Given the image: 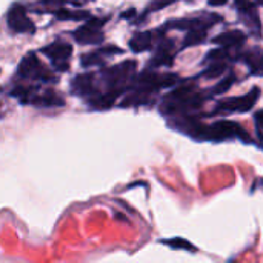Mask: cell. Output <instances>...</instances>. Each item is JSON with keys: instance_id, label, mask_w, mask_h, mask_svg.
<instances>
[{"instance_id": "cell-8", "label": "cell", "mask_w": 263, "mask_h": 263, "mask_svg": "<svg viewBox=\"0 0 263 263\" xmlns=\"http://www.w3.org/2000/svg\"><path fill=\"white\" fill-rule=\"evenodd\" d=\"M108 22V17H89L82 26H79L74 32L72 37L77 43L80 45H99L103 42L105 34H103V25Z\"/></svg>"}, {"instance_id": "cell-18", "label": "cell", "mask_w": 263, "mask_h": 263, "mask_svg": "<svg viewBox=\"0 0 263 263\" xmlns=\"http://www.w3.org/2000/svg\"><path fill=\"white\" fill-rule=\"evenodd\" d=\"M54 15L59 20H88L91 17L89 11H82V9L71 11V9H66V8L55 9L54 11Z\"/></svg>"}, {"instance_id": "cell-1", "label": "cell", "mask_w": 263, "mask_h": 263, "mask_svg": "<svg viewBox=\"0 0 263 263\" xmlns=\"http://www.w3.org/2000/svg\"><path fill=\"white\" fill-rule=\"evenodd\" d=\"M174 125L176 129L188 134L190 137L199 142H227V140H242L243 143H253V139L247 129L233 120H217L213 125H205L193 117H183L171 120L170 125Z\"/></svg>"}, {"instance_id": "cell-16", "label": "cell", "mask_w": 263, "mask_h": 263, "mask_svg": "<svg viewBox=\"0 0 263 263\" xmlns=\"http://www.w3.org/2000/svg\"><path fill=\"white\" fill-rule=\"evenodd\" d=\"M237 59H242L248 65L251 74H254V76H260L262 74V49L259 46L251 49L250 52L239 54Z\"/></svg>"}, {"instance_id": "cell-2", "label": "cell", "mask_w": 263, "mask_h": 263, "mask_svg": "<svg viewBox=\"0 0 263 263\" xmlns=\"http://www.w3.org/2000/svg\"><path fill=\"white\" fill-rule=\"evenodd\" d=\"M210 97L211 94L197 91L196 85H191V83L176 86L163 99L160 105V112L163 116H176V114L196 111V109H200Z\"/></svg>"}, {"instance_id": "cell-12", "label": "cell", "mask_w": 263, "mask_h": 263, "mask_svg": "<svg viewBox=\"0 0 263 263\" xmlns=\"http://www.w3.org/2000/svg\"><path fill=\"white\" fill-rule=\"evenodd\" d=\"M71 92L83 97L86 102L92 100L94 97H97L100 94L99 91V79L96 74L92 72H86V74H79L71 80Z\"/></svg>"}, {"instance_id": "cell-29", "label": "cell", "mask_w": 263, "mask_h": 263, "mask_svg": "<svg viewBox=\"0 0 263 263\" xmlns=\"http://www.w3.org/2000/svg\"><path fill=\"white\" fill-rule=\"evenodd\" d=\"M210 5L211 6H225L227 2H210Z\"/></svg>"}, {"instance_id": "cell-25", "label": "cell", "mask_w": 263, "mask_h": 263, "mask_svg": "<svg viewBox=\"0 0 263 263\" xmlns=\"http://www.w3.org/2000/svg\"><path fill=\"white\" fill-rule=\"evenodd\" d=\"M240 14L243 15H256V8H259V3H250V2H237L234 5Z\"/></svg>"}, {"instance_id": "cell-23", "label": "cell", "mask_w": 263, "mask_h": 263, "mask_svg": "<svg viewBox=\"0 0 263 263\" xmlns=\"http://www.w3.org/2000/svg\"><path fill=\"white\" fill-rule=\"evenodd\" d=\"M160 243H163V245H166V247H170V248H173V250H183V251H197V248L191 243V242H188V240H185V239H182V237H174V239H165V240H160Z\"/></svg>"}, {"instance_id": "cell-13", "label": "cell", "mask_w": 263, "mask_h": 263, "mask_svg": "<svg viewBox=\"0 0 263 263\" xmlns=\"http://www.w3.org/2000/svg\"><path fill=\"white\" fill-rule=\"evenodd\" d=\"M174 43L171 40H162L157 48L154 55L149 60V66L159 68V66H171L174 60Z\"/></svg>"}, {"instance_id": "cell-10", "label": "cell", "mask_w": 263, "mask_h": 263, "mask_svg": "<svg viewBox=\"0 0 263 263\" xmlns=\"http://www.w3.org/2000/svg\"><path fill=\"white\" fill-rule=\"evenodd\" d=\"M219 20H222V17L217 14H202L199 17H183V18L170 20L160 29L162 31H166V29H186V31L208 29L210 26H213Z\"/></svg>"}, {"instance_id": "cell-19", "label": "cell", "mask_w": 263, "mask_h": 263, "mask_svg": "<svg viewBox=\"0 0 263 263\" xmlns=\"http://www.w3.org/2000/svg\"><path fill=\"white\" fill-rule=\"evenodd\" d=\"M205 40H206V29H193V31H188V34H186V37L183 40L182 49H186L188 46L202 45Z\"/></svg>"}, {"instance_id": "cell-6", "label": "cell", "mask_w": 263, "mask_h": 263, "mask_svg": "<svg viewBox=\"0 0 263 263\" xmlns=\"http://www.w3.org/2000/svg\"><path fill=\"white\" fill-rule=\"evenodd\" d=\"M15 74L18 79L31 80V82H42V83L57 82V77L54 76V72L40 62L35 52H28L22 59Z\"/></svg>"}, {"instance_id": "cell-11", "label": "cell", "mask_w": 263, "mask_h": 263, "mask_svg": "<svg viewBox=\"0 0 263 263\" xmlns=\"http://www.w3.org/2000/svg\"><path fill=\"white\" fill-rule=\"evenodd\" d=\"M6 23H8V28L15 34H34L35 32L34 22L28 17L26 8L20 3H14L9 8L6 14Z\"/></svg>"}, {"instance_id": "cell-24", "label": "cell", "mask_w": 263, "mask_h": 263, "mask_svg": "<svg viewBox=\"0 0 263 263\" xmlns=\"http://www.w3.org/2000/svg\"><path fill=\"white\" fill-rule=\"evenodd\" d=\"M80 62H82V66L83 68H91V66H99L105 62V57L99 52V51H94V52H86L80 57Z\"/></svg>"}, {"instance_id": "cell-27", "label": "cell", "mask_w": 263, "mask_h": 263, "mask_svg": "<svg viewBox=\"0 0 263 263\" xmlns=\"http://www.w3.org/2000/svg\"><path fill=\"white\" fill-rule=\"evenodd\" d=\"M260 117H262V111H256V114H254V128H256V137H257L259 146H260V142H262V131H260Z\"/></svg>"}, {"instance_id": "cell-17", "label": "cell", "mask_w": 263, "mask_h": 263, "mask_svg": "<svg viewBox=\"0 0 263 263\" xmlns=\"http://www.w3.org/2000/svg\"><path fill=\"white\" fill-rule=\"evenodd\" d=\"M151 103H154V99H151V96L131 91V94L126 96V99L120 103V106L122 108H125V106H146Z\"/></svg>"}, {"instance_id": "cell-3", "label": "cell", "mask_w": 263, "mask_h": 263, "mask_svg": "<svg viewBox=\"0 0 263 263\" xmlns=\"http://www.w3.org/2000/svg\"><path fill=\"white\" fill-rule=\"evenodd\" d=\"M136 69H137L136 60H125L116 66L106 68L102 72H99L100 76L97 79H100L102 83L105 85V91L102 94H111L116 99L120 97L129 88L136 76Z\"/></svg>"}, {"instance_id": "cell-22", "label": "cell", "mask_w": 263, "mask_h": 263, "mask_svg": "<svg viewBox=\"0 0 263 263\" xmlns=\"http://www.w3.org/2000/svg\"><path fill=\"white\" fill-rule=\"evenodd\" d=\"M236 80H237V77L233 74V72H230V74H227L213 89H211V96H222V94H225L234 83H236Z\"/></svg>"}, {"instance_id": "cell-26", "label": "cell", "mask_w": 263, "mask_h": 263, "mask_svg": "<svg viewBox=\"0 0 263 263\" xmlns=\"http://www.w3.org/2000/svg\"><path fill=\"white\" fill-rule=\"evenodd\" d=\"M103 57L105 55H114V54H123L125 51L122 49V48H119V46H112V45H109V46H105V48H100V49H97Z\"/></svg>"}, {"instance_id": "cell-21", "label": "cell", "mask_w": 263, "mask_h": 263, "mask_svg": "<svg viewBox=\"0 0 263 263\" xmlns=\"http://www.w3.org/2000/svg\"><path fill=\"white\" fill-rule=\"evenodd\" d=\"M228 69V65L225 62H217V63H210L206 69H203L200 72V76L203 79H216V77H220L227 72Z\"/></svg>"}, {"instance_id": "cell-5", "label": "cell", "mask_w": 263, "mask_h": 263, "mask_svg": "<svg viewBox=\"0 0 263 263\" xmlns=\"http://www.w3.org/2000/svg\"><path fill=\"white\" fill-rule=\"evenodd\" d=\"M180 82V77L174 72H168V74H159L154 71H143L137 76H134L129 89L140 92V94H148L153 96L154 92H157L159 89L163 88H173Z\"/></svg>"}, {"instance_id": "cell-7", "label": "cell", "mask_w": 263, "mask_h": 263, "mask_svg": "<svg viewBox=\"0 0 263 263\" xmlns=\"http://www.w3.org/2000/svg\"><path fill=\"white\" fill-rule=\"evenodd\" d=\"M260 88L256 86L253 88L250 92L239 96V97H230V99H223L220 102H217V105L214 106L213 114H234V112H248L251 111L256 103L260 99Z\"/></svg>"}, {"instance_id": "cell-14", "label": "cell", "mask_w": 263, "mask_h": 263, "mask_svg": "<svg viewBox=\"0 0 263 263\" xmlns=\"http://www.w3.org/2000/svg\"><path fill=\"white\" fill-rule=\"evenodd\" d=\"M247 42V34L240 29H231V31H225L220 32L219 35H216L213 39L214 45H219L220 48H240L243 43Z\"/></svg>"}, {"instance_id": "cell-4", "label": "cell", "mask_w": 263, "mask_h": 263, "mask_svg": "<svg viewBox=\"0 0 263 263\" xmlns=\"http://www.w3.org/2000/svg\"><path fill=\"white\" fill-rule=\"evenodd\" d=\"M11 96L18 99L23 105H32L37 108H59L65 105L60 94L52 89H40L35 85H15L11 89Z\"/></svg>"}, {"instance_id": "cell-15", "label": "cell", "mask_w": 263, "mask_h": 263, "mask_svg": "<svg viewBox=\"0 0 263 263\" xmlns=\"http://www.w3.org/2000/svg\"><path fill=\"white\" fill-rule=\"evenodd\" d=\"M154 35H156V31H142V32L134 34V37L129 40V49L133 52H145L151 49Z\"/></svg>"}, {"instance_id": "cell-28", "label": "cell", "mask_w": 263, "mask_h": 263, "mask_svg": "<svg viewBox=\"0 0 263 263\" xmlns=\"http://www.w3.org/2000/svg\"><path fill=\"white\" fill-rule=\"evenodd\" d=\"M134 14H136V9H129V11H125V12L122 14V17H123V18H131Z\"/></svg>"}, {"instance_id": "cell-20", "label": "cell", "mask_w": 263, "mask_h": 263, "mask_svg": "<svg viewBox=\"0 0 263 263\" xmlns=\"http://www.w3.org/2000/svg\"><path fill=\"white\" fill-rule=\"evenodd\" d=\"M228 59H234L231 49H227V48H217V49H211L206 55H205V62L208 63H217V62H225Z\"/></svg>"}, {"instance_id": "cell-9", "label": "cell", "mask_w": 263, "mask_h": 263, "mask_svg": "<svg viewBox=\"0 0 263 263\" xmlns=\"http://www.w3.org/2000/svg\"><path fill=\"white\" fill-rule=\"evenodd\" d=\"M40 52L49 59L51 65L57 72H65L69 69V59L72 55V46L68 42L57 40L52 42L43 48H40Z\"/></svg>"}]
</instances>
